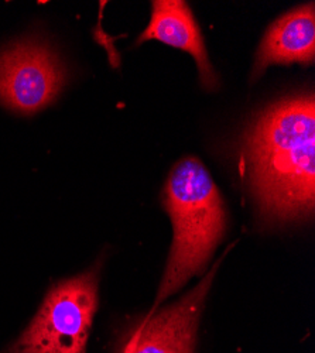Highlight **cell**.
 <instances>
[{"instance_id": "cell-7", "label": "cell", "mask_w": 315, "mask_h": 353, "mask_svg": "<svg viewBox=\"0 0 315 353\" xmlns=\"http://www.w3.org/2000/svg\"><path fill=\"white\" fill-rule=\"evenodd\" d=\"M315 58L314 3L303 5L277 19L266 32L256 54L253 77L270 65H311Z\"/></svg>"}, {"instance_id": "cell-6", "label": "cell", "mask_w": 315, "mask_h": 353, "mask_svg": "<svg viewBox=\"0 0 315 353\" xmlns=\"http://www.w3.org/2000/svg\"><path fill=\"white\" fill-rule=\"evenodd\" d=\"M149 40H157L191 54L196 63L199 79L205 90H216L218 77L210 63L204 37L185 2H181V0H156L153 2L150 23L146 30L141 33L137 44Z\"/></svg>"}, {"instance_id": "cell-1", "label": "cell", "mask_w": 315, "mask_h": 353, "mask_svg": "<svg viewBox=\"0 0 315 353\" xmlns=\"http://www.w3.org/2000/svg\"><path fill=\"white\" fill-rule=\"evenodd\" d=\"M243 156L265 222L308 219L315 201L314 95L284 99L266 109L245 134Z\"/></svg>"}, {"instance_id": "cell-5", "label": "cell", "mask_w": 315, "mask_h": 353, "mask_svg": "<svg viewBox=\"0 0 315 353\" xmlns=\"http://www.w3.org/2000/svg\"><path fill=\"white\" fill-rule=\"evenodd\" d=\"M219 261L174 305L153 311L136 323L122 341L119 353H194L198 323Z\"/></svg>"}, {"instance_id": "cell-2", "label": "cell", "mask_w": 315, "mask_h": 353, "mask_svg": "<svg viewBox=\"0 0 315 353\" xmlns=\"http://www.w3.org/2000/svg\"><path fill=\"white\" fill-rule=\"evenodd\" d=\"M163 203L173 222L174 236L153 311L192 276L204 273L227 225L221 192L196 157L180 160L170 171Z\"/></svg>"}, {"instance_id": "cell-3", "label": "cell", "mask_w": 315, "mask_h": 353, "mask_svg": "<svg viewBox=\"0 0 315 353\" xmlns=\"http://www.w3.org/2000/svg\"><path fill=\"white\" fill-rule=\"evenodd\" d=\"M98 308V269L54 285L26 331L3 353H87Z\"/></svg>"}, {"instance_id": "cell-4", "label": "cell", "mask_w": 315, "mask_h": 353, "mask_svg": "<svg viewBox=\"0 0 315 353\" xmlns=\"http://www.w3.org/2000/svg\"><path fill=\"white\" fill-rule=\"evenodd\" d=\"M67 72L52 48L40 40L19 41L0 51V103L33 114L60 95Z\"/></svg>"}]
</instances>
